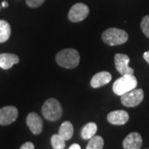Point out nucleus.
Listing matches in <instances>:
<instances>
[{
  "mask_svg": "<svg viewBox=\"0 0 149 149\" xmlns=\"http://www.w3.org/2000/svg\"><path fill=\"white\" fill-rule=\"evenodd\" d=\"M56 63L65 69H74L80 64V54L72 48L60 51L56 56Z\"/></svg>",
  "mask_w": 149,
  "mask_h": 149,
  "instance_id": "obj_1",
  "label": "nucleus"
},
{
  "mask_svg": "<svg viewBox=\"0 0 149 149\" xmlns=\"http://www.w3.org/2000/svg\"><path fill=\"white\" fill-rule=\"evenodd\" d=\"M128 39V35L124 30L110 27L105 30L102 34L103 42L109 46H119L125 43Z\"/></svg>",
  "mask_w": 149,
  "mask_h": 149,
  "instance_id": "obj_2",
  "label": "nucleus"
},
{
  "mask_svg": "<svg viewBox=\"0 0 149 149\" xmlns=\"http://www.w3.org/2000/svg\"><path fill=\"white\" fill-rule=\"evenodd\" d=\"M138 85L137 78L133 74L122 75L114 81L113 85V91L117 95H123V94L134 90Z\"/></svg>",
  "mask_w": 149,
  "mask_h": 149,
  "instance_id": "obj_3",
  "label": "nucleus"
},
{
  "mask_svg": "<svg viewBox=\"0 0 149 149\" xmlns=\"http://www.w3.org/2000/svg\"><path fill=\"white\" fill-rule=\"evenodd\" d=\"M42 112L46 119L54 122L62 116V107L57 100L51 98L44 102Z\"/></svg>",
  "mask_w": 149,
  "mask_h": 149,
  "instance_id": "obj_4",
  "label": "nucleus"
},
{
  "mask_svg": "<svg viewBox=\"0 0 149 149\" xmlns=\"http://www.w3.org/2000/svg\"><path fill=\"white\" fill-rule=\"evenodd\" d=\"M144 98V92L142 89H134L121 95V103L123 105L133 108L139 105Z\"/></svg>",
  "mask_w": 149,
  "mask_h": 149,
  "instance_id": "obj_5",
  "label": "nucleus"
},
{
  "mask_svg": "<svg viewBox=\"0 0 149 149\" xmlns=\"http://www.w3.org/2000/svg\"><path fill=\"white\" fill-rule=\"evenodd\" d=\"M90 13V8L82 3H78L73 5L69 11L68 19L72 22H79L85 20Z\"/></svg>",
  "mask_w": 149,
  "mask_h": 149,
  "instance_id": "obj_6",
  "label": "nucleus"
},
{
  "mask_svg": "<svg viewBox=\"0 0 149 149\" xmlns=\"http://www.w3.org/2000/svg\"><path fill=\"white\" fill-rule=\"evenodd\" d=\"M130 61V58L127 55L118 53L114 56V65L118 71L122 75L127 74H133L134 70L131 68L128 63Z\"/></svg>",
  "mask_w": 149,
  "mask_h": 149,
  "instance_id": "obj_7",
  "label": "nucleus"
},
{
  "mask_svg": "<svg viewBox=\"0 0 149 149\" xmlns=\"http://www.w3.org/2000/svg\"><path fill=\"white\" fill-rule=\"evenodd\" d=\"M18 110L14 106H5L0 109V125H9L16 121Z\"/></svg>",
  "mask_w": 149,
  "mask_h": 149,
  "instance_id": "obj_8",
  "label": "nucleus"
},
{
  "mask_svg": "<svg viewBox=\"0 0 149 149\" xmlns=\"http://www.w3.org/2000/svg\"><path fill=\"white\" fill-rule=\"evenodd\" d=\"M27 125L33 134L37 135L42 132L43 122L42 118L40 117L37 113H30L27 115L26 119Z\"/></svg>",
  "mask_w": 149,
  "mask_h": 149,
  "instance_id": "obj_9",
  "label": "nucleus"
},
{
  "mask_svg": "<svg viewBox=\"0 0 149 149\" xmlns=\"http://www.w3.org/2000/svg\"><path fill=\"white\" fill-rule=\"evenodd\" d=\"M143 144L142 136L139 133H129L123 142V149H140Z\"/></svg>",
  "mask_w": 149,
  "mask_h": 149,
  "instance_id": "obj_10",
  "label": "nucleus"
},
{
  "mask_svg": "<svg viewBox=\"0 0 149 149\" xmlns=\"http://www.w3.org/2000/svg\"><path fill=\"white\" fill-rule=\"evenodd\" d=\"M128 119H129V115L128 112H126L125 110L112 111L107 116V120L109 123L113 125H123L128 122Z\"/></svg>",
  "mask_w": 149,
  "mask_h": 149,
  "instance_id": "obj_11",
  "label": "nucleus"
},
{
  "mask_svg": "<svg viewBox=\"0 0 149 149\" xmlns=\"http://www.w3.org/2000/svg\"><path fill=\"white\" fill-rule=\"evenodd\" d=\"M112 80V75L108 71H101L95 74L91 80V85L92 88H100L109 84Z\"/></svg>",
  "mask_w": 149,
  "mask_h": 149,
  "instance_id": "obj_12",
  "label": "nucleus"
},
{
  "mask_svg": "<svg viewBox=\"0 0 149 149\" xmlns=\"http://www.w3.org/2000/svg\"><path fill=\"white\" fill-rule=\"evenodd\" d=\"M19 63V57L12 53L0 54V68L3 70H8L13 67V65Z\"/></svg>",
  "mask_w": 149,
  "mask_h": 149,
  "instance_id": "obj_13",
  "label": "nucleus"
},
{
  "mask_svg": "<svg viewBox=\"0 0 149 149\" xmlns=\"http://www.w3.org/2000/svg\"><path fill=\"white\" fill-rule=\"evenodd\" d=\"M74 133V128L72 123L69 121H65L61 123L59 128V135L62 137L65 141H68L72 138Z\"/></svg>",
  "mask_w": 149,
  "mask_h": 149,
  "instance_id": "obj_14",
  "label": "nucleus"
},
{
  "mask_svg": "<svg viewBox=\"0 0 149 149\" xmlns=\"http://www.w3.org/2000/svg\"><path fill=\"white\" fill-rule=\"evenodd\" d=\"M97 129H98V127L95 123H88L83 127L81 130V138L84 140L92 139L95 135Z\"/></svg>",
  "mask_w": 149,
  "mask_h": 149,
  "instance_id": "obj_15",
  "label": "nucleus"
},
{
  "mask_svg": "<svg viewBox=\"0 0 149 149\" xmlns=\"http://www.w3.org/2000/svg\"><path fill=\"white\" fill-rule=\"evenodd\" d=\"M11 27L5 20H0V43L7 42L11 36Z\"/></svg>",
  "mask_w": 149,
  "mask_h": 149,
  "instance_id": "obj_16",
  "label": "nucleus"
},
{
  "mask_svg": "<svg viewBox=\"0 0 149 149\" xmlns=\"http://www.w3.org/2000/svg\"><path fill=\"white\" fill-rule=\"evenodd\" d=\"M104 148V139L100 136H94L90 139L87 144L86 149H103Z\"/></svg>",
  "mask_w": 149,
  "mask_h": 149,
  "instance_id": "obj_17",
  "label": "nucleus"
},
{
  "mask_svg": "<svg viewBox=\"0 0 149 149\" xmlns=\"http://www.w3.org/2000/svg\"><path fill=\"white\" fill-rule=\"evenodd\" d=\"M51 143L53 149H65V140L59 134H54L52 136Z\"/></svg>",
  "mask_w": 149,
  "mask_h": 149,
  "instance_id": "obj_18",
  "label": "nucleus"
},
{
  "mask_svg": "<svg viewBox=\"0 0 149 149\" xmlns=\"http://www.w3.org/2000/svg\"><path fill=\"white\" fill-rule=\"evenodd\" d=\"M140 27L144 35L149 38V15H146L143 17V20L141 22Z\"/></svg>",
  "mask_w": 149,
  "mask_h": 149,
  "instance_id": "obj_19",
  "label": "nucleus"
},
{
  "mask_svg": "<svg viewBox=\"0 0 149 149\" xmlns=\"http://www.w3.org/2000/svg\"><path fill=\"white\" fill-rule=\"evenodd\" d=\"M46 0H26V3L28 7L32 8H38L41 5H42Z\"/></svg>",
  "mask_w": 149,
  "mask_h": 149,
  "instance_id": "obj_20",
  "label": "nucleus"
},
{
  "mask_svg": "<svg viewBox=\"0 0 149 149\" xmlns=\"http://www.w3.org/2000/svg\"><path fill=\"white\" fill-rule=\"evenodd\" d=\"M20 149H35V146L31 142H27V143L22 145Z\"/></svg>",
  "mask_w": 149,
  "mask_h": 149,
  "instance_id": "obj_21",
  "label": "nucleus"
},
{
  "mask_svg": "<svg viewBox=\"0 0 149 149\" xmlns=\"http://www.w3.org/2000/svg\"><path fill=\"white\" fill-rule=\"evenodd\" d=\"M143 59L149 64V51L143 53Z\"/></svg>",
  "mask_w": 149,
  "mask_h": 149,
  "instance_id": "obj_22",
  "label": "nucleus"
},
{
  "mask_svg": "<svg viewBox=\"0 0 149 149\" xmlns=\"http://www.w3.org/2000/svg\"><path fill=\"white\" fill-rule=\"evenodd\" d=\"M69 149H81V148H80V146L79 145V144L74 143V144H72V145L70 147Z\"/></svg>",
  "mask_w": 149,
  "mask_h": 149,
  "instance_id": "obj_23",
  "label": "nucleus"
},
{
  "mask_svg": "<svg viewBox=\"0 0 149 149\" xmlns=\"http://www.w3.org/2000/svg\"><path fill=\"white\" fill-rule=\"evenodd\" d=\"M2 6H3V8H8V2H7V1H3V2L2 3Z\"/></svg>",
  "mask_w": 149,
  "mask_h": 149,
  "instance_id": "obj_24",
  "label": "nucleus"
},
{
  "mask_svg": "<svg viewBox=\"0 0 149 149\" xmlns=\"http://www.w3.org/2000/svg\"><path fill=\"white\" fill-rule=\"evenodd\" d=\"M146 149H149V148H146Z\"/></svg>",
  "mask_w": 149,
  "mask_h": 149,
  "instance_id": "obj_25",
  "label": "nucleus"
}]
</instances>
